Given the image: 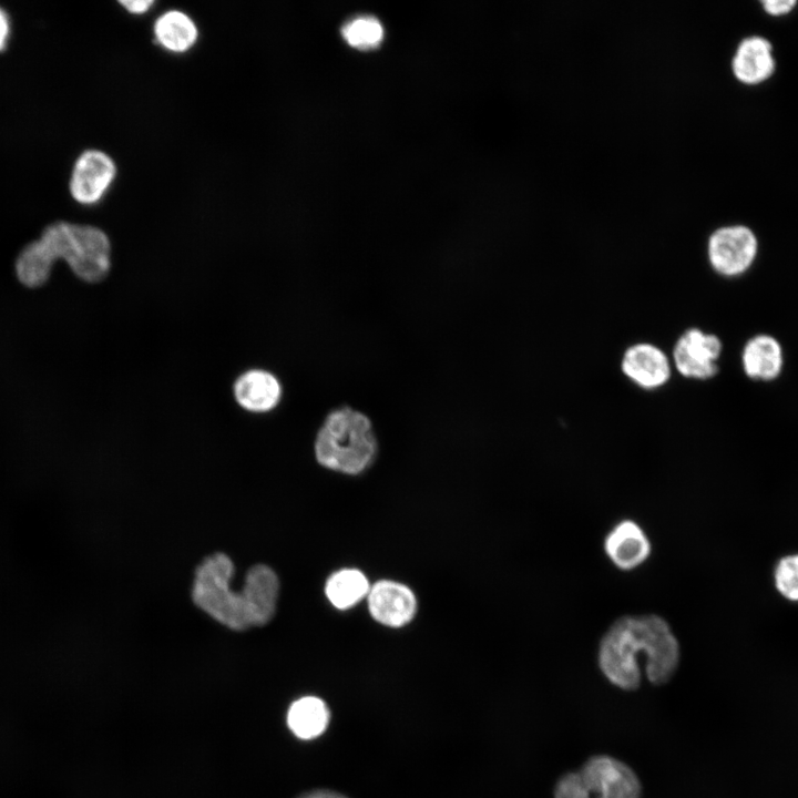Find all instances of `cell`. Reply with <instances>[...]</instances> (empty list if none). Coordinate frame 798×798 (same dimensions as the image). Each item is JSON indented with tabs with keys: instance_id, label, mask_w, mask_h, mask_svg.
I'll return each instance as SVG.
<instances>
[{
	"instance_id": "obj_1",
	"label": "cell",
	"mask_w": 798,
	"mask_h": 798,
	"mask_svg": "<svg viewBox=\"0 0 798 798\" xmlns=\"http://www.w3.org/2000/svg\"><path fill=\"white\" fill-rule=\"evenodd\" d=\"M646 657L651 683H667L679 663V645L668 623L658 615H626L616 620L603 635L598 665L606 678L631 690L640 685L637 656Z\"/></svg>"
},
{
	"instance_id": "obj_2",
	"label": "cell",
	"mask_w": 798,
	"mask_h": 798,
	"mask_svg": "<svg viewBox=\"0 0 798 798\" xmlns=\"http://www.w3.org/2000/svg\"><path fill=\"white\" fill-rule=\"evenodd\" d=\"M234 564L224 553L204 559L195 571L192 590L194 603L215 621L234 631L267 624L274 616L279 592V580L267 565L252 566L243 590L234 592L229 582Z\"/></svg>"
},
{
	"instance_id": "obj_3",
	"label": "cell",
	"mask_w": 798,
	"mask_h": 798,
	"mask_svg": "<svg viewBox=\"0 0 798 798\" xmlns=\"http://www.w3.org/2000/svg\"><path fill=\"white\" fill-rule=\"evenodd\" d=\"M63 259L73 274L88 283H98L111 267L108 235L92 225L55 222L19 254L16 273L28 287H39L50 277L53 264Z\"/></svg>"
},
{
	"instance_id": "obj_4",
	"label": "cell",
	"mask_w": 798,
	"mask_h": 798,
	"mask_svg": "<svg viewBox=\"0 0 798 798\" xmlns=\"http://www.w3.org/2000/svg\"><path fill=\"white\" fill-rule=\"evenodd\" d=\"M317 462L344 474H359L372 462L377 440L370 419L350 407L331 410L315 439Z\"/></svg>"
},
{
	"instance_id": "obj_5",
	"label": "cell",
	"mask_w": 798,
	"mask_h": 798,
	"mask_svg": "<svg viewBox=\"0 0 798 798\" xmlns=\"http://www.w3.org/2000/svg\"><path fill=\"white\" fill-rule=\"evenodd\" d=\"M755 233L743 224H726L710 232L706 241V256L710 267L725 277L746 273L757 256Z\"/></svg>"
},
{
	"instance_id": "obj_6",
	"label": "cell",
	"mask_w": 798,
	"mask_h": 798,
	"mask_svg": "<svg viewBox=\"0 0 798 798\" xmlns=\"http://www.w3.org/2000/svg\"><path fill=\"white\" fill-rule=\"evenodd\" d=\"M722 350L723 344L718 336L699 328H688L676 339L672 360L681 376L707 380L719 370Z\"/></svg>"
},
{
	"instance_id": "obj_7",
	"label": "cell",
	"mask_w": 798,
	"mask_h": 798,
	"mask_svg": "<svg viewBox=\"0 0 798 798\" xmlns=\"http://www.w3.org/2000/svg\"><path fill=\"white\" fill-rule=\"evenodd\" d=\"M117 175L115 161L104 151L90 149L75 160L69 188L72 198L81 205L100 203Z\"/></svg>"
},
{
	"instance_id": "obj_8",
	"label": "cell",
	"mask_w": 798,
	"mask_h": 798,
	"mask_svg": "<svg viewBox=\"0 0 798 798\" xmlns=\"http://www.w3.org/2000/svg\"><path fill=\"white\" fill-rule=\"evenodd\" d=\"M591 792L598 798H641V784L634 771L610 756H594L579 771Z\"/></svg>"
},
{
	"instance_id": "obj_9",
	"label": "cell",
	"mask_w": 798,
	"mask_h": 798,
	"mask_svg": "<svg viewBox=\"0 0 798 798\" xmlns=\"http://www.w3.org/2000/svg\"><path fill=\"white\" fill-rule=\"evenodd\" d=\"M366 598L371 617L387 627H402L410 623L417 613L415 593L396 581L376 582L370 586Z\"/></svg>"
},
{
	"instance_id": "obj_10",
	"label": "cell",
	"mask_w": 798,
	"mask_h": 798,
	"mask_svg": "<svg viewBox=\"0 0 798 798\" xmlns=\"http://www.w3.org/2000/svg\"><path fill=\"white\" fill-rule=\"evenodd\" d=\"M623 375L644 390L664 387L672 376V361L658 346L636 342L628 346L621 359Z\"/></svg>"
},
{
	"instance_id": "obj_11",
	"label": "cell",
	"mask_w": 798,
	"mask_h": 798,
	"mask_svg": "<svg viewBox=\"0 0 798 798\" xmlns=\"http://www.w3.org/2000/svg\"><path fill=\"white\" fill-rule=\"evenodd\" d=\"M729 68L734 78L746 85L768 80L776 69L770 41L761 35L743 38L730 58Z\"/></svg>"
},
{
	"instance_id": "obj_12",
	"label": "cell",
	"mask_w": 798,
	"mask_h": 798,
	"mask_svg": "<svg viewBox=\"0 0 798 798\" xmlns=\"http://www.w3.org/2000/svg\"><path fill=\"white\" fill-rule=\"evenodd\" d=\"M604 550L612 563L625 571L638 567L649 556L651 543L644 530L632 520L618 522L608 532Z\"/></svg>"
},
{
	"instance_id": "obj_13",
	"label": "cell",
	"mask_w": 798,
	"mask_h": 798,
	"mask_svg": "<svg viewBox=\"0 0 798 798\" xmlns=\"http://www.w3.org/2000/svg\"><path fill=\"white\" fill-rule=\"evenodd\" d=\"M237 403L250 412L273 410L282 398V386L269 371L253 369L241 375L233 387Z\"/></svg>"
},
{
	"instance_id": "obj_14",
	"label": "cell",
	"mask_w": 798,
	"mask_h": 798,
	"mask_svg": "<svg viewBox=\"0 0 798 798\" xmlns=\"http://www.w3.org/2000/svg\"><path fill=\"white\" fill-rule=\"evenodd\" d=\"M784 365L779 341L770 335H756L747 340L741 351V366L747 377L758 381L776 379Z\"/></svg>"
},
{
	"instance_id": "obj_15",
	"label": "cell",
	"mask_w": 798,
	"mask_h": 798,
	"mask_svg": "<svg viewBox=\"0 0 798 798\" xmlns=\"http://www.w3.org/2000/svg\"><path fill=\"white\" fill-rule=\"evenodd\" d=\"M153 35L156 44L166 52L183 54L195 47L200 32L190 14L180 9H170L155 19Z\"/></svg>"
},
{
	"instance_id": "obj_16",
	"label": "cell",
	"mask_w": 798,
	"mask_h": 798,
	"mask_svg": "<svg viewBox=\"0 0 798 798\" xmlns=\"http://www.w3.org/2000/svg\"><path fill=\"white\" fill-rule=\"evenodd\" d=\"M328 722L327 705L314 696H305L295 700L287 713L289 729L301 739H311L321 735Z\"/></svg>"
},
{
	"instance_id": "obj_17",
	"label": "cell",
	"mask_w": 798,
	"mask_h": 798,
	"mask_svg": "<svg viewBox=\"0 0 798 798\" xmlns=\"http://www.w3.org/2000/svg\"><path fill=\"white\" fill-rule=\"evenodd\" d=\"M370 584L357 569H341L332 573L325 584V594L332 606L348 610L367 597Z\"/></svg>"
},
{
	"instance_id": "obj_18",
	"label": "cell",
	"mask_w": 798,
	"mask_h": 798,
	"mask_svg": "<svg viewBox=\"0 0 798 798\" xmlns=\"http://www.w3.org/2000/svg\"><path fill=\"white\" fill-rule=\"evenodd\" d=\"M381 22L370 16H361L347 21L341 28L344 40L352 48L369 50L378 47L383 39Z\"/></svg>"
},
{
	"instance_id": "obj_19",
	"label": "cell",
	"mask_w": 798,
	"mask_h": 798,
	"mask_svg": "<svg viewBox=\"0 0 798 798\" xmlns=\"http://www.w3.org/2000/svg\"><path fill=\"white\" fill-rule=\"evenodd\" d=\"M775 583L781 595L798 601V554L779 561L775 571Z\"/></svg>"
},
{
	"instance_id": "obj_20",
	"label": "cell",
	"mask_w": 798,
	"mask_h": 798,
	"mask_svg": "<svg viewBox=\"0 0 798 798\" xmlns=\"http://www.w3.org/2000/svg\"><path fill=\"white\" fill-rule=\"evenodd\" d=\"M555 798H590V791L585 787L580 773H569L556 784Z\"/></svg>"
},
{
	"instance_id": "obj_21",
	"label": "cell",
	"mask_w": 798,
	"mask_h": 798,
	"mask_svg": "<svg viewBox=\"0 0 798 798\" xmlns=\"http://www.w3.org/2000/svg\"><path fill=\"white\" fill-rule=\"evenodd\" d=\"M797 4L796 0H764L761 6L764 10L774 17L789 13Z\"/></svg>"
},
{
	"instance_id": "obj_22",
	"label": "cell",
	"mask_w": 798,
	"mask_h": 798,
	"mask_svg": "<svg viewBox=\"0 0 798 798\" xmlns=\"http://www.w3.org/2000/svg\"><path fill=\"white\" fill-rule=\"evenodd\" d=\"M119 4L132 16H143L155 4L154 0H120Z\"/></svg>"
},
{
	"instance_id": "obj_23",
	"label": "cell",
	"mask_w": 798,
	"mask_h": 798,
	"mask_svg": "<svg viewBox=\"0 0 798 798\" xmlns=\"http://www.w3.org/2000/svg\"><path fill=\"white\" fill-rule=\"evenodd\" d=\"M10 34V22L7 12L0 7V51L3 50L8 43Z\"/></svg>"
},
{
	"instance_id": "obj_24",
	"label": "cell",
	"mask_w": 798,
	"mask_h": 798,
	"mask_svg": "<svg viewBox=\"0 0 798 798\" xmlns=\"http://www.w3.org/2000/svg\"><path fill=\"white\" fill-rule=\"evenodd\" d=\"M300 798H347L338 792L329 791V790H317L313 792H308Z\"/></svg>"
}]
</instances>
